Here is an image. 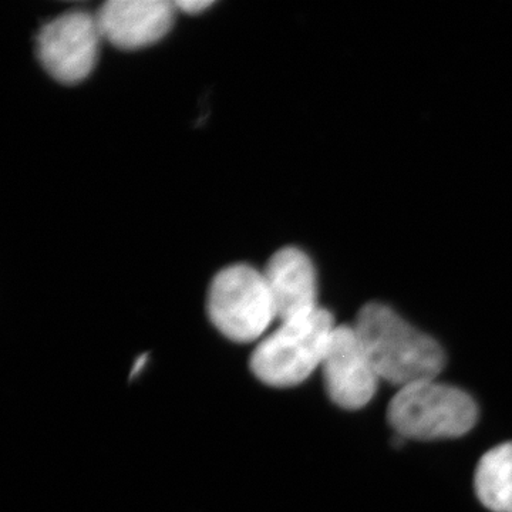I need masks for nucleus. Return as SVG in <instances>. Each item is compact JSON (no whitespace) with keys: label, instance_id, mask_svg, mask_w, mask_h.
<instances>
[{"label":"nucleus","instance_id":"f257e3e1","mask_svg":"<svg viewBox=\"0 0 512 512\" xmlns=\"http://www.w3.org/2000/svg\"><path fill=\"white\" fill-rule=\"evenodd\" d=\"M353 326L377 375L399 389L437 379L446 366L440 343L414 328L386 303H367Z\"/></svg>","mask_w":512,"mask_h":512},{"label":"nucleus","instance_id":"f03ea898","mask_svg":"<svg viewBox=\"0 0 512 512\" xmlns=\"http://www.w3.org/2000/svg\"><path fill=\"white\" fill-rule=\"evenodd\" d=\"M387 420L403 440H447L476 427V400L453 384L437 379L400 387L387 407Z\"/></svg>","mask_w":512,"mask_h":512},{"label":"nucleus","instance_id":"7ed1b4c3","mask_svg":"<svg viewBox=\"0 0 512 512\" xmlns=\"http://www.w3.org/2000/svg\"><path fill=\"white\" fill-rule=\"evenodd\" d=\"M335 328L332 313L322 308L282 322L256 345L252 372L268 386H298L322 366Z\"/></svg>","mask_w":512,"mask_h":512},{"label":"nucleus","instance_id":"20e7f679","mask_svg":"<svg viewBox=\"0 0 512 512\" xmlns=\"http://www.w3.org/2000/svg\"><path fill=\"white\" fill-rule=\"evenodd\" d=\"M207 311L215 328L238 343L262 339L278 319L264 272L244 264L228 266L214 276Z\"/></svg>","mask_w":512,"mask_h":512},{"label":"nucleus","instance_id":"39448f33","mask_svg":"<svg viewBox=\"0 0 512 512\" xmlns=\"http://www.w3.org/2000/svg\"><path fill=\"white\" fill-rule=\"evenodd\" d=\"M101 39L96 15L73 10L40 29L36 39L37 57L57 82L80 83L96 66Z\"/></svg>","mask_w":512,"mask_h":512},{"label":"nucleus","instance_id":"423d86ee","mask_svg":"<svg viewBox=\"0 0 512 512\" xmlns=\"http://www.w3.org/2000/svg\"><path fill=\"white\" fill-rule=\"evenodd\" d=\"M320 369L326 393L340 409H363L382 382L355 326L336 325Z\"/></svg>","mask_w":512,"mask_h":512},{"label":"nucleus","instance_id":"0eeeda50","mask_svg":"<svg viewBox=\"0 0 512 512\" xmlns=\"http://www.w3.org/2000/svg\"><path fill=\"white\" fill-rule=\"evenodd\" d=\"M177 8L168 0H110L97 10L101 37L123 50L154 45L173 28Z\"/></svg>","mask_w":512,"mask_h":512},{"label":"nucleus","instance_id":"6e6552de","mask_svg":"<svg viewBox=\"0 0 512 512\" xmlns=\"http://www.w3.org/2000/svg\"><path fill=\"white\" fill-rule=\"evenodd\" d=\"M279 322L318 311V278L312 259L296 247L279 249L264 271Z\"/></svg>","mask_w":512,"mask_h":512},{"label":"nucleus","instance_id":"1a4fd4ad","mask_svg":"<svg viewBox=\"0 0 512 512\" xmlns=\"http://www.w3.org/2000/svg\"><path fill=\"white\" fill-rule=\"evenodd\" d=\"M474 491L487 510L512 512V441L498 444L480 458Z\"/></svg>","mask_w":512,"mask_h":512},{"label":"nucleus","instance_id":"9d476101","mask_svg":"<svg viewBox=\"0 0 512 512\" xmlns=\"http://www.w3.org/2000/svg\"><path fill=\"white\" fill-rule=\"evenodd\" d=\"M174 3L178 12L188 13V15H197V13H201L202 10L208 9L210 6L214 5V2H211V0H184V2Z\"/></svg>","mask_w":512,"mask_h":512}]
</instances>
